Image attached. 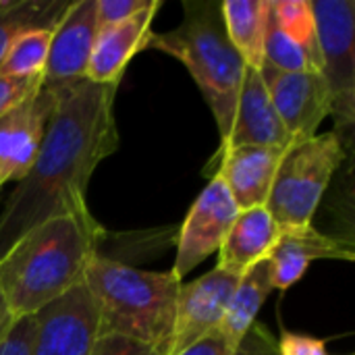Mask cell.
Wrapping results in <instances>:
<instances>
[{"label": "cell", "mask_w": 355, "mask_h": 355, "mask_svg": "<svg viewBox=\"0 0 355 355\" xmlns=\"http://www.w3.org/2000/svg\"><path fill=\"white\" fill-rule=\"evenodd\" d=\"M104 229L89 218H50L0 258V291L15 318L33 316L83 283Z\"/></svg>", "instance_id": "7a4b0ae2"}, {"label": "cell", "mask_w": 355, "mask_h": 355, "mask_svg": "<svg viewBox=\"0 0 355 355\" xmlns=\"http://www.w3.org/2000/svg\"><path fill=\"white\" fill-rule=\"evenodd\" d=\"M56 106V87L42 85L0 119V187L19 183L31 168L48 121Z\"/></svg>", "instance_id": "9c48e42d"}, {"label": "cell", "mask_w": 355, "mask_h": 355, "mask_svg": "<svg viewBox=\"0 0 355 355\" xmlns=\"http://www.w3.org/2000/svg\"><path fill=\"white\" fill-rule=\"evenodd\" d=\"M69 6L67 0H0V60L17 33L35 27L54 29Z\"/></svg>", "instance_id": "ffe728a7"}, {"label": "cell", "mask_w": 355, "mask_h": 355, "mask_svg": "<svg viewBox=\"0 0 355 355\" xmlns=\"http://www.w3.org/2000/svg\"><path fill=\"white\" fill-rule=\"evenodd\" d=\"M281 355H331L327 352V343L312 339V337H302L293 333H285L281 339Z\"/></svg>", "instance_id": "f1b7e54d"}, {"label": "cell", "mask_w": 355, "mask_h": 355, "mask_svg": "<svg viewBox=\"0 0 355 355\" xmlns=\"http://www.w3.org/2000/svg\"><path fill=\"white\" fill-rule=\"evenodd\" d=\"M33 327H35L33 316L17 318V322L12 324L8 337L0 345V355H29L31 339H33Z\"/></svg>", "instance_id": "4316f807"}, {"label": "cell", "mask_w": 355, "mask_h": 355, "mask_svg": "<svg viewBox=\"0 0 355 355\" xmlns=\"http://www.w3.org/2000/svg\"><path fill=\"white\" fill-rule=\"evenodd\" d=\"M50 27H35L17 33L2 60H0V75L8 77H33L44 75L48 50H50Z\"/></svg>", "instance_id": "44dd1931"}, {"label": "cell", "mask_w": 355, "mask_h": 355, "mask_svg": "<svg viewBox=\"0 0 355 355\" xmlns=\"http://www.w3.org/2000/svg\"><path fill=\"white\" fill-rule=\"evenodd\" d=\"M314 260L354 262V245L349 241L324 235L312 225L283 227L268 256L272 287L281 291L293 287L295 283H300Z\"/></svg>", "instance_id": "4fadbf2b"}, {"label": "cell", "mask_w": 355, "mask_h": 355, "mask_svg": "<svg viewBox=\"0 0 355 355\" xmlns=\"http://www.w3.org/2000/svg\"><path fill=\"white\" fill-rule=\"evenodd\" d=\"M83 283L98 310V335H121L171 354L181 281L96 256Z\"/></svg>", "instance_id": "3957f363"}, {"label": "cell", "mask_w": 355, "mask_h": 355, "mask_svg": "<svg viewBox=\"0 0 355 355\" xmlns=\"http://www.w3.org/2000/svg\"><path fill=\"white\" fill-rule=\"evenodd\" d=\"M239 277L220 268L210 270L189 285H181L171 354L175 355L198 339L220 329Z\"/></svg>", "instance_id": "8fae6325"}, {"label": "cell", "mask_w": 355, "mask_h": 355, "mask_svg": "<svg viewBox=\"0 0 355 355\" xmlns=\"http://www.w3.org/2000/svg\"><path fill=\"white\" fill-rule=\"evenodd\" d=\"M270 15L277 21V25L308 52L314 67L320 71L322 60L310 0H270Z\"/></svg>", "instance_id": "7402d4cb"}, {"label": "cell", "mask_w": 355, "mask_h": 355, "mask_svg": "<svg viewBox=\"0 0 355 355\" xmlns=\"http://www.w3.org/2000/svg\"><path fill=\"white\" fill-rule=\"evenodd\" d=\"M320 50V75L329 89L339 137L355 123V2L310 0Z\"/></svg>", "instance_id": "8992f818"}, {"label": "cell", "mask_w": 355, "mask_h": 355, "mask_svg": "<svg viewBox=\"0 0 355 355\" xmlns=\"http://www.w3.org/2000/svg\"><path fill=\"white\" fill-rule=\"evenodd\" d=\"M285 148L241 146L218 150L214 177H218L239 210L266 206Z\"/></svg>", "instance_id": "5bb4252c"}, {"label": "cell", "mask_w": 355, "mask_h": 355, "mask_svg": "<svg viewBox=\"0 0 355 355\" xmlns=\"http://www.w3.org/2000/svg\"><path fill=\"white\" fill-rule=\"evenodd\" d=\"M264 62L285 71V73H302V71H318L308 56V52L293 42L268 15V25H266V40H264ZM320 73V71H318Z\"/></svg>", "instance_id": "603a6c76"}, {"label": "cell", "mask_w": 355, "mask_h": 355, "mask_svg": "<svg viewBox=\"0 0 355 355\" xmlns=\"http://www.w3.org/2000/svg\"><path fill=\"white\" fill-rule=\"evenodd\" d=\"M281 227L270 216L266 206L239 210L220 250L216 268L241 277L254 264L268 260L270 250L279 239Z\"/></svg>", "instance_id": "e0dca14e"}, {"label": "cell", "mask_w": 355, "mask_h": 355, "mask_svg": "<svg viewBox=\"0 0 355 355\" xmlns=\"http://www.w3.org/2000/svg\"><path fill=\"white\" fill-rule=\"evenodd\" d=\"M160 8V0H152L144 10L133 15L131 19L100 29L92 58L87 64L85 79L92 83H116L125 73L129 60L144 48L146 37L150 35V25Z\"/></svg>", "instance_id": "2e32d148"}, {"label": "cell", "mask_w": 355, "mask_h": 355, "mask_svg": "<svg viewBox=\"0 0 355 355\" xmlns=\"http://www.w3.org/2000/svg\"><path fill=\"white\" fill-rule=\"evenodd\" d=\"M29 355H89L98 339V310L85 283L33 314Z\"/></svg>", "instance_id": "52a82bcc"}, {"label": "cell", "mask_w": 355, "mask_h": 355, "mask_svg": "<svg viewBox=\"0 0 355 355\" xmlns=\"http://www.w3.org/2000/svg\"><path fill=\"white\" fill-rule=\"evenodd\" d=\"M89 355H160L154 347L121 335H98Z\"/></svg>", "instance_id": "484cf974"}, {"label": "cell", "mask_w": 355, "mask_h": 355, "mask_svg": "<svg viewBox=\"0 0 355 355\" xmlns=\"http://www.w3.org/2000/svg\"><path fill=\"white\" fill-rule=\"evenodd\" d=\"M237 214L239 208L235 206L227 185L218 177H212L185 216L171 272L181 281L200 262L216 254Z\"/></svg>", "instance_id": "ba28073f"}, {"label": "cell", "mask_w": 355, "mask_h": 355, "mask_svg": "<svg viewBox=\"0 0 355 355\" xmlns=\"http://www.w3.org/2000/svg\"><path fill=\"white\" fill-rule=\"evenodd\" d=\"M237 354H239V347H237V345H233L220 329H216V331H212L210 335H206V337L198 339L196 343H191L189 347H185L183 352H179V354H175V355H237Z\"/></svg>", "instance_id": "83f0119b"}, {"label": "cell", "mask_w": 355, "mask_h": 355, "mask_svg": "<svg viewBox=\"0 0 355 355\" xmlns=\"http://www.w3.org/2000/svg\"><path fill=\"white\" fill-rule=\"evenodd\" d=\"M15 322H17V318L10 312V308H8V304H6V300H4V295L0 291V345L8 337V333H10V329H12Z\"/></svg>", "instance_id": "f546056e"}, {"label": "cell", "mask_w": 355, "mask_h": 355, "mask_svg": "<svg viewBox=\"0 0 355 355\" xmlns=\"http://www.w3.org/2000/svg\"><path fill=\"white\" fill-rule=\"evenodd\" d=\"M152 0H96V19L98 31L119 25L139 10H144Z\"/></svg>", "instance_id": "d4e9b609"}, {"label": "cell", "mask_w": 355, "mask_h": 355, "mask_svg": "<svg viewBox=\"0 0 355 355\" xmlns=\"http://www.w3.org/2000/svg\"><path fill=\"white\" fill-rule=\"evenodd\" d=\"M56 87V106L37 156L0 212V258L37 225L60 218H89L85 191L96 166L114 154L116 83L81 79Z\"/></svg>", "instance_id": "6da1fadb"}, {"label": "cell", "mask_w": 355, "mask_h": 355, "mask_svg": "<svg viewBox=\"0 0 355 355\" xmlns=\"http://www.w3.org/2000/svg\"><path fill=\"white\" fill-rule=\"evenodd\" d=\"M272 289L275 287H272V279H270L268 260L254 264L250 270H245L239 277V283L229 302L225 320L220 324V331L227 335V339L233 345L241 347L245 335L250 333L258 312L262 310V306Z\"/></svg>", "instance_id": "d6986e66"}, {"label": "cell", "mask_w": 355, "mask_h": 355, "mask_svg": "<svg viewBox=\"0 0 355 355\" xmlns=\"http://www.w3.org/2000/svg\"><path fill=\"white\" fill-rule=\"evenodd\" d=\"M260 75L289 137L316 135L320 123L331 116L329 89L322 75L318 71L285 73L266 62Z\"/></svg>", "instance_id": "30bf717a"}, {"label": "cell", "mask_w": 355, "mask_h": 355, "mask_svg": "<svg viewBox=\"0 0 355 355\" xmlns=\"http://www.w3.org/2000/svg\"><path fill=\"white\" fill-rule=\"evenodd\" d=\"M223 23L229 42L248 69H262L264 40L270 15V0H225L220 2Z\"/></svg>", "instance_id": "ac0fdd59"}, {"label": "cell", "mask_w": 355, "mask_h": 355, "mask_svg": "<svg viewBox=\"0 0 355 355\" xmlns=\"http://www.w3.org/2000/svg\"><path fill=\"white\" fill-rule=\"evenodd\" d=\"M343 158L345 146L337 131L291 139L283 152L266 202V210L281 229L312 225L322 193Z\"/></svg>", "instance_id": "5b68a950"}, {"label": "cell", "mask_w": 355, "mask_h": 355, "mask_svg": "<svg viewBox=\"0 0 355 355\" xmlns=\"http://www.w3.org/2000/svg\"><path fill=\"white\" fill-rule=\"evenodd\" d=\"M96 37V0L71 2L67 12L52 29L48 60L44 69V83L69 85L85 79Z\"/></svg>", "instance_id": "7c38bea8"}, {"label": "cell", "mask_w": 355, "mask_h": 355, "mask_svg": "<svg viewBox=\"0 0 355 355\" xmlns=\"http://www.w3.org/2000/svg\"><path fill=\"white\" fill-rule=\"evenodd\" d=\"M44 85V75L33 77H8L0 75V119L17 104L27 100Z\"/></svg>", "instance_id": "cb8c5ba5"}, {"label": "cell", "mask_w": 355, "mask_h": 355, "mask_svg": "<svg viewBox=\"0 0 355 355\" xmlns=\"http://www.w3.org/2000/svg\"><path fill=\"white\" fill-rule=\"evenodd\" d=\"M183 10V21L175 29L164 33L150 31L144 48H156L185 64L214 114L223 146L233 129L248 67L229 42L220 2L185 0Z\"/></svg>", "instance_id": "277c9868"}, {"label": "cell", "mask_w": 355, "mask_h": 355, "mask_svg": "<svg viewBox=\"0 0 355 355\" xmlns=\"http://www.w3.org/2000/svg\"><path fill=\"white\" fill-rule=\"evenodd\" d=\"M291 144L258 69H245L229 139L218 148H287Z\"/></svg>", "instance_id": "9a60e30c"}]
</instances>
